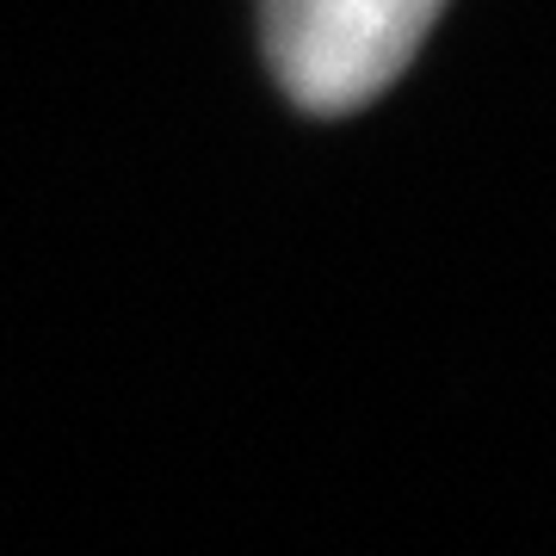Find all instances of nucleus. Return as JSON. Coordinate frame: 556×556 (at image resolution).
Instances as JSON below:
<instances>
[{
  "label": "nucleus",
  "mask_w": 556,
  "mask_h": 556,
  "mask_svg": "<svg viewBox=\"0 0 556 556\" xmlns=\"http://www.w3.org/2000/svg\"><path fill=\"white\" fill-rule=\"evenodd\" d=\"M445 0H266V62L303 112H358L415 62Z\"/></svg>",
  "instance_id": "obj_1"
}]
</instances>
